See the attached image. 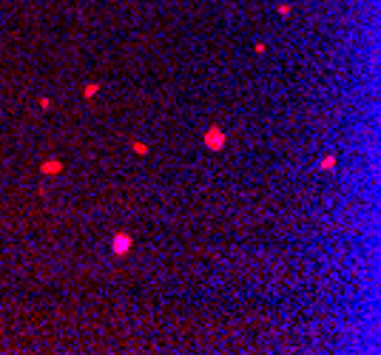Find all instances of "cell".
Listing matches in <instances>:
<instances>
[{
	"instance_id": "3",
	"label": "cell",
	"mask_w": 381,
	"mask_h": 355,
	"mask_svg": "<svg viewBox=\"0 0 381 355\" xmlns=\"http://www.w3.org/2000/svg\"><path fill=\"white\" fill-rule=\"evenodd\" d=\"M43 171H48V173H57V171H60V162H48V165H43Z\"/></svg>"
},
{
	"instance_id": "2",
	"label": "cell",
	"mask_w": 381,
	"mask_h": 355,
	"mask_svg": "<svg viewBox=\"0 0 381 355\" xmlns=\"http://www.w3.org/2000/svg\"><path fill=\"white\" fill-rule=\"evenodd\" d=\"M128 247H131V239H128V236H117L114 239V250L117 253H126Z\"/></svg>"
},
{
	"instance_id": "1",
	"label": "cell",
	"mask_w": 381,
	"mask_h": 355,
	"mask_svg": "<svg viewBox=\"0 0 381 355\" xmlns=\"http://www.w3.org/2000/svg\"><path fill=\"white\" fill-rule=\"evenodd\" d=\"M205 142H208V148H222V142H225V134H222L219 128H211L208 137H205Z\"/></svg>"
}]
</instances>
